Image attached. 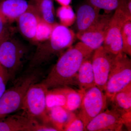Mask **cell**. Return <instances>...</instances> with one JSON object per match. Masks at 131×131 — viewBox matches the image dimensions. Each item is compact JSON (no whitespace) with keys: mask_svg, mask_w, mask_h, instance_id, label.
I'll return each instance as SVG.
<instances>
[{"mask_svg":"<svg viewBox=\"0 0 131 131\" xmlns=\"http://www.w3.org/2000/svg\"><path fill=\"white\" fill-rule=\"evenodd\" d=\"M94 50L81 42L61 55L47 77L41 82L48 89L74 84L82 63L90 58Z\"/></svg>","mask_w":131,"mask_h":131,"instance_id":"obj_1","label":"cell"},{"mask_svg":"<svg viewBox=\"0 0 131 131\" xmlns=\"http://www.w3.org/2000/svg\"><path fill=\"white\" fill-rule=\"evenodd\" d=\"M74 38L73 31L62 25L54 24L50 38L38 43L30 61V69L38 68L47 63L55 56L70 47Z\"/></svg>","mask_w":131,"mask_h":131,"instance_id":"obj_2","label":"cell"},{"mask_svg":"<svg viewBox=\"0 0 131 131\" xmlns=\"http://www.w3.org/2000/svg\"><path fill=\"white\" fill-rule=\"evenodd\" d=\"M38 69H30L15 80L12 87L6 90L0 98V119L21 110L28 89L39 82L42 77V72Z\"/></svg>","mask_w":131,"mask_h":131,"instance_id":"obj_3","label":"cell"},{"mask_svg":"<svg viewBox=\"0 0 131 131\" xmlns=\"http://www.w3.org/2000/svg\"><path fill=\"white\" fill-rule=\"evenodd\" d=\"M10 36L9 32L0 40V65L7 71L9 80H14L23 66L27 51L21 42Z\"/></svg>","mask_w":131,"mask_h":131,"instance_id":"obj_4","label":"cell"},{"mask_svg":"<svg viewBox=\"0 0 131 131\" xmlns=\"http://www.w3.org/2000/svg\"><path fill=\"white\" fill-rule=\"evenodd\" d=\"M131 83V62L126 54L121 52L115 56L111 65L105 94L111 101L118 92Z\"/></svg>","mask_w":131,"mask_h":131,"instance_id":"obj_5","label":"cell"},{"mask_svg":"<svg viewBox=\"0 0 131 131\" xmlns=\"http://www.w3.org/2000/svg\"><path fill=\"white\" fill-rule=\"evenodd\" d=\"M48 90L41 82L32 85L24 98L21 108L22 114L42 124L50 123L46 103Z\"/></svg>","mask_w":131,"mask_h":131,"instance_id":"obj_6","label":"cell"},{"mask_svg":"<svg viewBox=\"0 0 131 131\" xmlns=\"http://www.w3.org/2000/svg\"><path fill=\"white\" fill-rule=\"evenodd\" d=\"M122 6H119L110 19L105 38L103 45L104 49L109 53L116 56L122 52V42L121 28L128 18H131Z\"/></svg>","mask_w":131,"mask_h":131,"instance_id":"obj_7","label":"cell"},{"mask_svg":"<svg viewBox=\"0 0 131 131\" xmlns=\"http://www.w3.org/2000/svg\"><path fill=\"white\" fill-rule=\"evenodd\" d=\"M107 100L103 91L96 86L86 91L78 116L83 122L85 128L91 120L105 110Z\"/></svg>","mask_w":131,"mask_h":131,"instance_id":"obj_8","label":"cell"},{"mask_svg":"<svg viewBox=\"0 0 131 131\" xmlns=\"http://www.w3.org/2000/svg\"><path fill=\"white\" fill-rule=\"evenodd\" d=\"M49 124H42L23 114L8 115L0 119V131H57Z\"/></svg>","mask_w":131,"mask_h":131,"instance_id":"obj_9","label":"cell"},{"mask_svg":"<svg viewBox=\"0 0 131 131\" xmlns=\"http://www.w3.org/2000/svg\"><path fill=\"white\" fill-rule=\"evenodd\" d=\"M94 51L91 62L95 85L105 91L112 62L115 56L107 51L103 46Z\"/></svg>","mask_w":131,"mask_h":131,"instance_id":"obj_10","label":"cell"},{"mask_svg":"<svg viewBox=\"0 0 131 131\" xmlns=\"http://www.w3.org/2000/svg\"><path fill=\"white\" fill-rule=\"evenodd\" d=\"M111 18L100 15L96 22L86 30L78 32L77 37L81 42L95 50L102 46Z\"/></svg>","mask_w":131,"mask_h":131,"instance_id":"obj_11","label":"cell"},{"mask_svg":"<svg viewBox=\"0 0 131 131\" xmlns=\"http://www.w3.org/2000/svg\"><path fill=\"white\" fill-rule=\"evenodd\" d=\"M124 125L121 115L113 109L105 110L91 120L84 131H119Z\"/></svg>","mask_w":131,"mask_h":131,"instance_id":"obj_12","label":"cell"},{"mask_svg":"<svg viewBox=\"0 0 131 131\" xmlns=\"http://www.w3.org/2000/svg\"><path fill=\"white\" fill-rule=\"evenodd\" d=\"M40 20L36 6L30 4L28 9L19 17L16 21L21 34L34 42L38 25Z\"/></svg>","mask_w":131,"mask_h":131,"instance_id":"obj_13","label":"cell"},{"mask_svg":"<svg viewBox=\"0 0 131 131\" xmlns=\"http://www.w3.org/2000/svg\"><path fill=\"white\" fill-rule=\"evenodd\" d=\"M100 9L90 4L82 5L78 11L77 21L78 32L89 28L97 21L100 16Z\"/></svg>","mask_w":131,"mask_h":131,"instance_id":"obj_14","label":"cell"},{"mask_svg":"<svg viewBox=\"0 0 131 131\" xmlns=\"http://www.w3.org/2000/svg\"><path fill=\"white\" fill-rule=\"evenodd\" d=\"M30 5L26 0H4L0 3V11L8 22H12L16 21Z\"/></svg>","mask_w":131,"mask_h":131,"instance_id":"obj_15","label":"cell"},{"mask_svg":"<svg viewBox=\"0 0 131 131\" xmlns=\"http://www.w3.org/2000/svg\"><path fill=\"white\" fill-rule=\"evenodd\" d=\"M50 123L58 131H64L69 123L76 117L73 112L62 106H55L47 110Z\"/></svg>","mask_w":131,"mask_h":131,"instance_id":"obj_16","label":"cell"},{"mask_svg":"<svg viewBox=\"0 0 131 131\" xmlns=\"http://www.w3.org/2000/svg\"><path fill=\"white\" fill-rule=\"evenodd\" d=\"M80 90L86 92L88 90L96 86L92 62L90 58L82 63L76 77Z\"/></svg>","mask_w":131,"mask_h":131,"instance_id":"obj_17","label":"cell"},{"mask_svg":"<svg viewBox=\"0 0 131 131\" xmlns=\"http://www.w3.org/2000/svg\"><path fill=\"white\" fill-rule=\"evenodd\" d=\"M111 101L113 108L121 115L131 112V83L115 94Z\"/></svg>","mask_w":131,"mask_h":131,"instance_id":"obj_18","label":"cell"},{"mask_svg":"<svg viewBox=\"0 0 131 131\" xmlns=\"http://www.w3.org/2000/svg\"><path fill=\"white\" fill-rule=\"evenodd\" d=\"M67 87H59L48 90L46 94L47 110L55 106L66 107Z\"/></svg>","mask_w":131,"mask_h":131,"instance_id":"obj_19","label":"cell"},{"mask_svg":"<svg viewBox=\"0 0 131 131\" xmlns=\"http://www.w3.org/2000/svg\"><path fill=\"white\" fill-rule=\"evenodd\" d=\"M35 6L41 19L51 25L55 24L54 8L52 0H41Z\"/></svg>","mask_w":131,"mask_h":131,"instance_id":"obj_20","label":"cell"},{"mask_svg":"<svg viewBox=\"0 0 131 131\" xmlns=\"http://www.w3.org/2000/svg\"><path fill=\"white\" fill-rule=\"evenodd\" d=\"M85 92L80 90L76 91L67 87L66 105L65 108L73 112L81 107Z\"/></svg>","mask_w":131,"mask_h":131,"instance_id":"obj_21","label":"cell"},{"mask_svg":"<svg viewBox=\"0 0 131 131\" xmlns=\"http://www.w3.org/2000/svg\"><path fill=\"white\" fill-rule=\"evenodd\" d=\"M54 25L49 24L41 19L38 25L34 42L39 43L48 40L51 36Z\"/></svg>","mask_w":131,"mask_h":131,"instance_id":"obj_22","label":"cell"},{"mask_svg":"<svg viewBox=\"0 0 131 131\" xmlns=\"http://www.w3.org/2000/svg\"><path fill=\"white\" fill-rule=\"evenodd\" d=\"M122 42V52L131 56V19L128 18L123 24L121 28Z\"/></svg>","mask_w":131,"mask_h":131,"instance_id":"obj_23","label":"cell"},{"mask_svg":"<svg viewBox=\"0 0 131 131\" xmlns=\"http://www.w3.org/2000/svg\"><path fill=\"white\" fill-rule=\"evenodd\" d=\"M57 15L61 25L69 26L73 25L75 19V16L72 8L69 5L62 6L57 11Z\"/></svg>","mask_w":131,"mask_h":131,"instance_id":"obj_24","label":"cell"},{"mask_svg":"<svg viewBox=\"0 0 131 131\" xmlns=\"http://www.w3.org/2000/svg\"><path fill=\"white\" fill-rule=\"evenodd\" d=\"M90 4L99 8L106 11H112L118 6V0H89Z\"/></svg>","mask_w":131,"mask_h":131,"instance_id":"obj_25","label":"cell"},{"mask_svg":"<svg viewBox=\"0 0 131 131\" xmlns=\"http://www.w3.org/2000/svg\"><path fill=\"white\" fill-rule=\"evenodd\" d=\"M85 127L82 121L78 117H76L66 127L65 131H83Z\"/></svg>","mask_w":131,"mask_h":131,"instance_id":"obj_26","label":"cell"},{"mask_svg":"<svg viewBox=\"0 0 131 131\" xmlns=\"http://www.w3.org/2000/svg\"><path fill=\"white\" fill-rule=\"evenodd\" d=\"M9 80L7 71L0 65V98L5 93L8 82Z\"/></svg>","mask_w":131,"mask_h":131,"instance_id":"obj_27","label":"cell"},{"mask_svg":"<svg viewBox=\"0 0 131 131\" xmlns=\"http://www.w3.org/2000/svg\"><path fill=\"white\" fill-rule=\"evenodd\" d=\"M8 22L7 20L0 11V40L9 32L7 26Z\"/></svg>","mask_w":131,"mask_h":131,"instance_id":"obj_28","label":"cell"},{"mask_svg":"<svg viewBox=\"0 0 131 131\" xmlns=\"http://www.w3.org/2000/svg\"><path fill=\"white\" fill-rule=\"evenodd\" d=\"M124 125L129 131L131 130V112L121 114Z\"/></svg>","mask_w":131,"mask_h":131,"instance_id":"obj_29","label":"cell"},{"mask_svg":"<svg viewBox=\"0 0 131 131\" xmlns=\"http://www.w3.org/2000/svg\"><path fill=\"white\" fill-rule=\"evenodd\" d=\"M56 1L60 5H62V6H63L69 5L71 2V0H56Z\"/></svg>","mask_w":131,"mask_h":131,"instance_id":"obj_30","label":"cell"},{"mask_svg":"<svg viewBox=\"0 0 131 131\" xmlns=\"http://www.w3.org/2000/svg\"><path fill=\"white\" fill-rule=\"evenodd\" d=\"M127 8H128V12L129 14H131V1L129 2L127 5Z\"/></svg>","mask_w":131,"mask_h":131,"instance_id":"obj_31","label":"cell"},{"mask_svg":"<svg viewBox=\"0 0 131 131\" xmlns=\"http://www.w3.org/2000/svg\"><path fill=\"white\" fill-rule=\"evenodd\" d=\"M34 3V5H36L38 4L40 2L41 0H31Z\"/></svg>","mask_w":131,"mask_h":131,"instance_id":"obj_32","label":"cell"},{"mask_svg":"<svg viewBox=\"0 0 131 131\" xmlns=\"http://www.w3.org/2000/svg\"><path fill=\"white\" fill-rule=\"evenodd\" d=\"M4 1V0H0V3H1L2 2Z\"/></svg>","mask_w":131,"mask_h":131,"instance_id":"obj_33","label":"cell"}]
</instances>
